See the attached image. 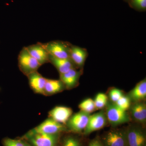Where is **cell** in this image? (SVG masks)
Instances as JSON below:
<instances>
[{"label":"cell","mask_w":146,"mask_h":146,"mask_svg":"<svg viewBox=\"0 0 146 146\" xmlns=\"http://www.w3.org/2000/svg\"><path fill=\"white\" fill-rule=\"evenodd\" d=\"M26 48L32 56L41 65L49 62L50 55L42 43L38 42L35 44L28 46Z\"/></svg>","instance_id":"cell-10"},{"label":"cell","mask_w":146,"mask_h":146,"mask_svg":"<svg viewBox=\"0 0 146 146\" xmlns=\"http://www.w3.org/2000/svg\"><path fill=\"white\" fill-rule=\"evenodd\" d=\"M130 102L131 100L129 97L123 95L115 103L121 109L126 111L130 107Z\"/></svg>","instance_id":"cell-21"},{"label":"cell","mask_w":146,"mask_h":146,"mask_svg":"<svg viewBox=\"0 0 146 146\" xmlns=\"http://www.w3.org/2000/svg\"><path fill=\"white\" fill-rule=\"evenodd\" d=\"M122 92L119 89L114 88L109 92V97L113 103L116 102L123 96Z\"/></svg>","instance_id":"cell-24"},{"label":"cell","mask_w":146,"mask_h":146,"mask_svg":"<svg viewBox=\"0 0 146 146\" xmlns=\"http://www.w3.org/2000/svg\"><path fill=\"white\" fill-rule=\"evenodd\" d=\"M63 146H81L79 141L73 137H69L64 141Z\"/></svg>","instance_id":"cell-25"},{"label":"cell","mask_w":146,"mask_h":146,"mask_svg":"<svg viewBox=\"0 0 146 146\" xmlns=\"http://www.w3.org/2000/svg\"><path fill=\"white\" fill-rule=\"evenodd\" d=\"M88 55L86 49L74 45H71L70 58L76 67H82L84 65Z\"/></svg>","instance_id":"cell-13"},{"label":"cell","mask_w":146,"mask_h":146,"mask_svg":"<svg viewBox=\"0 0 146 146\" xmlns=\"http://www.w3.org/2000/svg\"><path fill=\"white\" fill-rule=\"evenodd\" d=\"M72 110L70 108L58 106L50 111L49 115L50 118L60 124H65L72 115Z\"/></svg>","instance_id":"cell-11"},{"label":"cell","mask_w":146,"mask_h":146,"mask_svg":"<svg viewBox=\"0 0 146 146\" xmlns=\"http://www.w3.org/2000/svg\"><path fill=\"white\" fill-rule=\"evenodd\" d=\"M108 97L103 93H99L96 96L94 100L95 106L97 109H101L104 108L107 104Z\"/></svg>","instance_id":"cell-20"},{"label":"cell","mask_w":146,"mask_h":146,"mask_svg":"<svg viewBox=\"0 0 146 146\" xmlns=\"http://www.w3.org/2000/svg\"><path fill=\"white\" fill-rule=\"evenodd\" d=\"M65 127L63 124L57 122L51 118L47 119L34 129L31 131L33 133L48 134H58L64 131Z\"/></svg>","instance_id":"cell-7"},{"label":"cell","mask_w":146,"mask_h":146,"mask_svg":"<svg viewBox=\"0 0 146 146\" xmlns=\"http://www.w3.org/2000/svg\"><path fill=\"white\" fill-rule=\"evenodd\" d=\"M107 121L106 115L102 111L90 115L87 125L84 130V134L89 135L94 131L101 129L106 125Z\"/></svg>","instance_id":"cell-9"},{"label":"cell","mask_w":146,"mask_h":146,"mask_svg":"<svg viewBox=\"0 0 146 146\" xmlns=\"http://www.w3.org/2000/svg\"><path fill=\"white\" fill-rule=\"evenodd\" d=\"M33 146H56L58 134L33 133L30 132L26 136Z\"/></svg>","instance_id":"cell-6"},{"label":"cell","mask_w":146,"mask_h":146,"mask_svg":"<svg viewBox=\"0 0 146 146\" xmlns=\"http://www.w3.org/2000/svg\"><path fill=\"white\" fill-rule=\"evenodd\" d=\"M88 146H104L102 141L98 139H95L92 140Z\"/></svg>","instance_id":"cell-26"},{"label":"cell","mask_w":146,"mask_h":146,"mask_svg":"<svg viewBox=\"0 0 146 146\" xmlns=\"http://www.w3.org/2000/svg\"><path fill=\"white\" fill-rule=\"evenodd\" d=\"M4 146H25L26 143L21 140L5 138L3 141Z\"/></svg>","instance_id":"cell-23"},{"label":"cell","mask_w":146,"mask_h":146,"mask_svg":"<svg viewBox=\"0 0 146 146\" xmlns=\"http://www.w3.org/2000/svg\"><path fill=\"white\" fill-rule=\"evenodd\" d=\"M129 98L131 100L136 102H141L146 98V80L140 81L129 92Z\"/></svg>","instance_id":"cell-16"},{"label":"cell","mask_w":146,"mask_h":146,"mask_svg":"<svg viewBox=\"0 0 146 146\" xmlns=\"http://www.w3.org/2000/svg\"><path fill=\"white\" fill-rule=\"evenodd\" d=\"M106 117L110 123L113 126L120 125L130 121V117L126 111L121 109L113 102L107 105Z\"/></svg>","instance_id":"cell-3"},{"label":"cell","mask_w":146,"mask_h":146,"mask_svg":"<svg viewBox=\"0 0 146 146\" xmlns=\"http://www.w3.org/2000/svg\"><path fill=\"white\" fill-rule=\"evenodd\" d=\"M65 86L60 80L48 79L45 84L44 94H54L62 91Z\"/></svg>","instance_id":"cell-18"},{"label":"cell","mask_w":146,"mask_h":146,"mask_svg":"<svg viewBox=\"0 0 146 146\" xmlns=\"http://www.w3.org/2000/svg\"><path fill=\"white\" fill-rule=\"evenodd\" d=\"M81 74V71L77 70L76 69H72L67 72L60 74V80L65 87L71 89L77 84Z\"/></svg>","instance_id":"cell-14"},{"label":"cell","mask_w":146,"mask_h":146,"mask_svg":"<svg viewBox=\"0 0 146 146\" xmlns=\"http://www.w3.org/2000/svg\"><path fill=\"white\" fill-rule=\"evenodd\" d=\"M80 111L90 114L96 109L95 106L94 100L91 98H87L82 102L78 106Z\"/></svg>","instance_id":"cell-19"},{"label":"cell","mask_w":146,"mask_h":146,"mask_svg":"<svg viewBox=\"0 0 146 146\" xmlns=\"http://www.w3.org/2000/svg\"><path fill=\"white\" fill-rule=\"evenodd\" d=\"M131 113L134 119L138 122L145 123L146 121V105L141 102H136L131 107Z\"/></svg>","instance_id":"cell-17"},{"label":"cell","mask_w":146,"mask_h":146,"mask_svg":"<svg viewBox=\"0 0 146 146\" xmlns=\"http://www.w3.org/2000/svg\"><path fill=\"white\" fill-rule=\"evenodd\" d=\"M42 44L50 55L58 58H70L72 44L69 42L55 40Z\"/></svg>","instance_id":"cell-1"},{"label":"cell","mask_w":146,"mask_h":146,"mask_svg":"<svg viewBox=\"0 0 146 146\" xmlns=\"http://www.w3.org/2000/svg\"><path fill=\"white\" fill-rule=\"evenodd\" d=\"M125 1H128V0H124Z\"/></svg>","instance_id":"cell-28"},{"label":"cell","mask_w":146,"mask_h":146,"mask_svg":"<svg viewBox=\"0 0 146 146\" xmlns=\"http://www.w3.org/2000/svg\"><path fill=\"white\" fill-rule=\"evenodd\" d=\"M49 62L56 68L60 74L67 72L72 69H76V67L70 58H56L50 55Z\"/></svg>","instance_id":"cell-15"},{"label":"cell","mask_w":146,"mask_h":146,"mask_svg":"<svg viewBox=\"0 0 146 146\" xmlns=\"http://www.w3.org/2000/svg\"><path fill=\"white\" fill-rule=\"evenodd\" d=\"M128 146H146L145 130L136 126H131L126 130Z\"/></svg>","instance_id":"cell-5"},{"label":"cell","mask_w":146,"mask_h":146,"mask_svg":"<svg viewBox=\"0 0 146 146\" xmlns=\"http://www.w3.org/2000/svg\"><path fill=\"white\" fill-rule=\"evenodd\" d=\"M129 5L139 11H145L146 9V0H128Z\"/></svg>","instance_id":"cell-22"},{"label":"cell","mask_w":146,"mask_h":146,"mask_svg":"<svg viewBox=\"0 0 146 146\" xmlns=\"http://www.w3.org/2000/svg\"><path fill=\"white\" fill-rule=\"evenodd\" d=\"M90 115L80 111L71 116L67 123L69 129L76 133L84 131L87 125Z\"/></svg>","instance_id":"cell-8"},{"label":"cell","mask_w":146,"mask_h":146,"mask_svg":"<svg viewBox=\"0 0 146 146\" xmlns=\"http://www.w3.org/2000/svg\"><path fill=\"white\" fill-rule=\"evenodd\" d=\"M102 142L104 146H128L126 130H110L104 136Z\"/></svg>","instance_id":"cell-4"},{"label":"cell","mask_w":146,"mask_h":146,"mask_svg":"<svg viewBox=\"0 0 146 146\" xmlns=\"http://www.w3.org/2000/svg\"><path fill=\"white\" fill-rule=\"evenodd\" d=\"M25 146H31L30 145H29V144L27 143H26Z\"/></svg>","instance_id":"cell-27"},{"label":"cell","mask_w":146,"mask_h":146,"mask_svg":"<svg viewBox=\"0 0 146 146\" xmlns=\"http://www.w3.org/2000/svg\"><path fill=\"white\" fill-rule=\"evenodd\" d=\"M30 86L37 94H44L45 84L47 79L41 75L37 71L27 76Z\"/></svg>","instance_id":"cell-12"},{"label":"cell","mask_w":146,"mask_h":146,"mask_svg":"<svg viewBox=\"0 0 146 146\" xmlns=\"http://www.w3.org/2000/svg\"><path fill=\"white\" fill-rule=\"evenodd\" d=\"M18 64L20 70L27 76L37 71L41 66L29 53L26 47H23L18 54Z\"/></svg>","instance_id":"cell-2"}]
</instances>
